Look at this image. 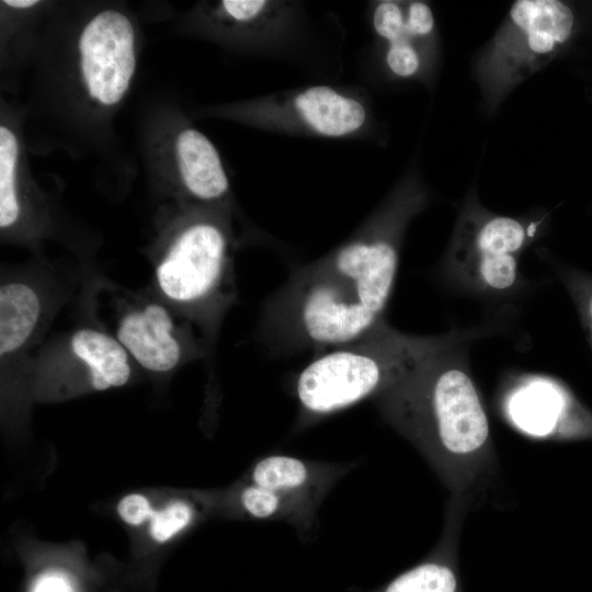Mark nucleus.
<instances>
[{
	"label": "nucleus",
	"instance_id": "obj_1",
	"mask_svg": "<svg viewBox=\"0 0 592 592\" xmlns=\"http://www.w3.org/2000/svg\"><path fill=\"white\" fill-rule=\"evenodd\" d=\"M135 13L118 2H55L27 67L29 150L56 148L113 164L114 119L132 91L143 45Z\"/></svg>",
	"mask_w": 592,
	"mask_h": 592
},
{
	"label": "nucleus",
	"instance_id": "obj_2",
	"mask_svg": "<svg viewBox=\"0 0 592 592\" xmlns=\"http://www.w3.org/2000/svg\"><path fill=\"white\" fill-rule=\"evenodd\" d=\"M376 402L451 493L473 503L497 471L490 425L478 390L460 367L430 357Z\"/></svg>",
	"mask_w": 592,
	"mask_h": 592
},
{
	"label": "nucleus",
	"instance_id": "obj_3",
	"mask_svg": "<svg viewBox=\"0 0 592 592\" xmlns=\"http://www.w3.org/2000/svg\"><path fill=\"white\" fill-rule=\"evenodd\" d=\"M429 357L428 348L378 328L357 341L330 349L308 363L296 379L299 423L305 425L376 398Z\"/></svg>",
	"mask_w": 592,
	"mask_h": 592
},
{
	"label": "nucleus",
	"instance_id": "obj_4",
	"mask_svg": "<svg viewBox=\"0 0 592 592\" xmlns=\"http://www.w3.org/2000/svg\"><path fill=\"white\" fill-rule=\"evenodd\" d=\"M196 115L270 133L328 139L365 138L373 126L365 96L355 89L331 84L207 105Z\"/></svg>",
	"mask_w": 592,
	"mask_h": 592
},
{
	"label": "nucleus",
	"instance_id": "obj_5",
	"mask_svg": "<svg viewBox=\"0 0 592 592\" xmlns=\"http://www.w3.org/2000/svg\"><path fill=\"white\" fill-rule=\"evenodd\" d=\"M138 148L151 182L202 206L227 201L231 186L219 151L173 101L144 111Z\"/></svg>",
	"mask_w": 592,
	"mask_h": 592
},
{
	"label": "nucleus",
	"instance_id": "obj_6",
	"mask_svg": "<svg viewBox=\"0 0 592 592\" xmlns=\"http://www.w3.org/2000/svg\"><path fill=\"white\" fill-rule=\"evenodd\" d=\"M571 8L558 0H517L477 65L488 109L542 69L570 39Z\"/></svg>",
	"mask_w": 592,
	"mask_h": 592
},
{
	"label": "nucleus",
	"instance_id": "obj_7",
	"mask_svg": "<svg viewBox=\"0 0 592 592\" xmlns=\"http://www.w3.org/2000/svg\"><path fill=\"white\" fill-rule=\"evenodd\" d=\"M301 5L283 0L200 1L182 14L178 30L240 54H274L301 31Z\"/></svg>",
	"mask_w": 592,
	"mask_h": 592
},
{
	"label": "nucleus",
	"instance_id": "obj_8",
	"mask_svg": "<svg viewBox=\"0 0 592 592\" xmlns=\"http://www.w3.org/2000/svg\"><path fill=\"white\" fill-rule=\"evenodd\" d=\"M214 206L182 224L157 266V282L174 301L195 303L217 286L227 259L229 230Z\"/></svg>",
	"mask_w": 592,
	"mask_h": 592
},
{
	"label": "nucleus",
	"instance_id": "obj_9",
	"mask_svg": "<svg viewBox=\"0 0 592 592\" xmlns=\"http://www.w3.org/2000/svg\"><path fill=\"white\" fill-rule=\"evenodd\" d=\"M569 399L555 383L532 379L513 388L504 400L509 422L523 435L535 440L582 437L569 424Z\"/></svg>",
	"mask_w": 592,
	"mask_h": 592
},
{
	"label": "nucleus",
	"instance_id": "obj_10",
	"mask_svg": "<svg viewBox=\"0 0 592 592\" xmlns=\"http://www.w3.org/2000/svg\"><path fill=\"white\" fill-rule=\"evenodd\" d=\"M471 503L451 498L439 545L423 561L400 573L379 592H462L457 547L463 520Z\"/></svg>",
	"mask_w": 592,
	"mask_h": 592
},
{
	"label": "nucleus",
	"instance_id": "obj_11",
	"mask_svg": "<svg viewBox=\"0 0 592 592\" xmlns=\"http://www.w3.org/2000/svg\"><path fill=\"white\" fill-rule=\"evenodd\" d=\"M349 466L272 454L255 463L250 482L295 496L318 508Z\"/></svg>",
	"mask_w": 592,
	"mask_h": 592
},
{
	"label": "nucleus",
	"instance_id": "obj_12",
	"mask_svg": "<svg viewBox=\"0 0 592 592\" xmlns=\"http://www.w3.org/2000/svg\"><path fill=\"white\" fill-rule=\"evenodd\" d=\"M56 1H0V66L11 86L34 55L44 24Z\"/></svg>",
	"mask_w": 592,
	"mask_h": 592
},
{
	"label": "nucleus",
	"instance_id": "obj_13",
	"mask_svg": "<svg viewBox=\"0 0 592 592\" xmlns=\"http://www.w3.org/2000/svg\"><path fill=\"white\" fill-rule=\"evenodd\" d=\"M172 331L173 323L167 309L151 304L122 319L117 339L143 367L168 372L178 364L181 356L180 345Z\"/></svg>",
	"mask_w": 592,
	"mask_h": 592
},
{
	"label": "nucleus",
	"instance_id": "obj_14",
	"mask_svg": "<svg viewBox=\"0 0 592 592\" xmlns=\"http://www.w3.org/2000/svg\"><path fill=\"white\" fill-rule=\"evenodd\" d=\"M71 349L87 364L96 390L118 387L128 380V356L118 340L101 331L81 329L72 335Z\"/></svg>",
	"mask_w": 592,
	"mask_h": 592
},
{
	"label": "nucleus",
	"instance_id": "obj_15",
	"mask_svg": "<svg viewBox=\"0 0 592 592\" xmlns=\"http://www.w3.org/2000/svg\"><path fill=\"white\" fill-rule=\"evenodd\" d=\"M35 291L22 283H8L0 289V354L19 350L30 338L39 317Z\"/></svg>",
	"mask_w": 592,
	"mask_h": 592
},
{
	"label": "nucleus",
	"instance_id": "obj_16",
	"mask_svg": "<svg viewBox=\"0 0 592 592\" xmlns=\"http://www.w3.org/2000/svg\"><path fill=\"white\" fill-rule=\"evenodd\" d=\"M241 508L259 520L284 521L299 532H307L314 525L318 508L285 492L250 482L240 491Z\"/></svg>",
	"mask_w": 592,
	"mask_h": 592
},
{
	"label": "nucleus",
	"instance_id": "obj_17",
	"mask_svg": "<svg viewBox=\"0 0 592 592\" xmlns=\"http://www.w3.org/2000/svg\"><path fill=\"white\" fill-rule=\"evenodd\" d=\"M526 238L523 225L511 217L494 216L482 221L473 235V246L479 255L512 254Z\"/></svg>",
	"mask_w": 592,
	"mask_h": 592
},
{
	"label": "nucleus",
	"instance_id": "obj_18",
	"mask_svg": "<svg viewBox=\"0 0 592 592\" xmlns=\"http://www.w3.org/2000/svg\"><path fill=\"white\" fill-rule=\"evenodd\" d=\"M193 515V505L184 501H175L161 511H153L150 517V535L157 542H166L187 526Z\"/></svg>",
	"mask_w": 592,
	"mask_h": 592
},
{
	"label": "nucleus",
	"instance_id": "obj_19",
	"mask_svg": "<svg viewBox=\"0 0 592 592\" xmlns=\"http://www.w3.org/2000/svg\"><path fill=\"white\" fill-rule=\"evenodd\" d=\"M479 257V273L487 285L496 289H504L514 284L516 260L513 254H483Z\"/></svg>",
	"mask_w": 592,
	"mask_h": 592
},
{
	"label": "nucleus",
	"instance_id": "obj_20",
	"mask_svg": "<svg viewBox=\"0 0 592 592\" xmlns=\"http://www.w3.org/2000/svg\"><path fill=\"white\" fill-rule=\"evenodd\" d=\"M119 516L128 524L139 525L150 520L153 510L148 500L140 494H129L121 500L117 505Z\"/></svg>",
	"mask_w": 592,
	"mask_h": 592
},
{
	"label": "nucleus",
	"instance_id": "obj_21",
	"mask_svg": "<svg viewBox=\"0 0 592 592\" xmlns=\"http://www.w3.org/2000/svg\"><path fill=\"white\" fill-rule=\"evenodd\" d=\"M34 592H70L66 582L57 577H46L42 579Z\"/></svg>",
	"mask_w": 592,
	"mask_h": 592
},
{
	"label": "nucleus",
	"instance_id": "obj_22",
	"mask_svg": "<svg viewBox=\"0 0 592 592\" xmlns=\"http://www.w3.org/2000/svg\"><path fill=\"white\" fill-rule=\"evenodd\" d=\"M591 314H592V304H591Z\"/></svg>",
	"mask_w": 592,
	"mask_h": 592
}]
</instances>
